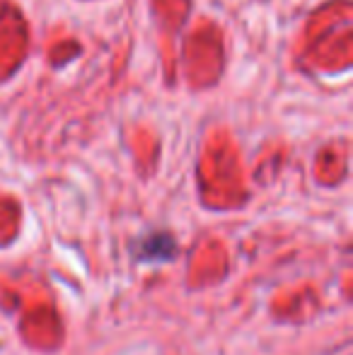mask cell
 I'll return each mask as SVG.
<instances>
[{"label": "cell", "instance_id": "1", "mask_svg": "<svg viewBox=\"0 0 353 355\" xmlns=\"http://www.w3.org/2000/svg\"><path fill=\"white\" fill-rule=\"evenodd\" d=\"M177 242L170 232H153L136 244V259L141 263H170L177 259Z\"/></svg>", "mask_w": 353, "mask_h": 355}]
</instances>
